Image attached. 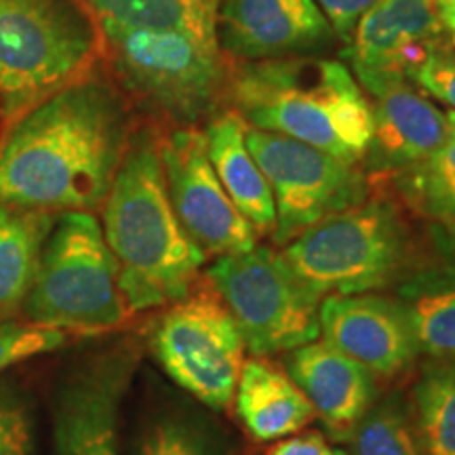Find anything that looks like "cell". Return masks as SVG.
I'll return each instance as SVG.
<instances>
[{
    "instance_id": "9a60e30c",
    "label": "cell",
    "mask_w": 455,
    "mask_h": 455,
    "mask_svg": "<svg viewBox=\"0 0 455 455\" xmlns=\"http://www.w3.org/2000/svg\"><path fill=\"white\" fill-rule=\"evenodd\" d=\"M333 36L316 0H220L218 43L236 61L308 55Z\"/></svg>"
},
{
    "instance_id": "7a4b0ae2",
    "label": "cell",
    "mask_w": 455,
    "mask_h": 455,
    "mask_svg": "<svg viewBox=\"0 0 455 455\" xmlns=\"http://www.w3.org/2000/svg\"><path fill=\"white\" fill-rule=\"evenodd\" d=\"M101 230L116 259L131 315L167 308L198 284L204 255L171 207L161 163V138L131 131L127 150L104 204Z\"/></svg>"
},
{
    "instance_id": "2e32d148",
    "label": "cell",
    "mask_w": 455,
    "mask_h": 455,
    "mask_svg": "<svg viewBox=\"0 0 455 455\" xmlns=\"http://www.w3.org/2000/svg\"><path fill=\"white\" fill-rule=\"evenodd\" d=\"M436 0H379L358 21L344 51L355 78L407 76L432 49L441 47Z\"/></svg>"
},
{
    "instance_id": "ffe728a7",
    "label": "cell",
    "mask_w": 455,
    "mask_h": 455,
    "mask_svg": "<svg viewBox=\"0 0 455 455\" xmlns=\"http://www.w3.org/2000/svg\"><path fill=\"white\" fill-rule=\"evenodd\" d=\"M53 213L0 204V323L24 308Z\"/></svg>"
},
{
    "instance_id": "cb8c5ba5",
    "label": "cell",
    "mask_w": 455,
    "mask_h": 455,
    "mask_svg": "<svg viewBox=\"0 0 455 455\" xmlns=\"http://www.w3.org/2000/svg\"><path fill=\"white\" fill-rule=\"evenodd\" d=\"M415 435L424 455H455V358H432L413 384Z\"/></svg>"
},
{
    "instance_id": "484cf974",
    "label": "cell",
    "mask_w": 455,
    "mask_h": 455,
    "mask_svg": "<svg viewBox=\"0 0 455 455\" xmlns=\"http://www.w3.org/2000/svg\"><path fill=\"white\" fill-rule=\"evenodd\" d=\"M356 455H424L409 409L398 398L371 405L350 435Z\"/></svg>"
},
{
    "instance_id": "4fadbf2b",
    "label": "cell",
    "mask_w": 455,
    "mask_h": 455,
    "mask_svg": "<svg viewBox=\"0 0 455 455\" xmlns=\"http://www.w3.org/2000/svg\"><path fill=\"white\" fill-rule=\"evenodd\" d=\"M371 106V140L363 163L375 175H398L415 167L447 141L445 112L407 76L356 78Z\"/></svg>"
},
{
    "instance_id": "d4e9b609",
    "label": "cell",
    "mask_w": 455,
    "mask_h": 455,
    "mask_svg": "<svg viewBox=\"0 0 455 455\" xmlns=\"http://www.w3.org/2000/svg\"><path fill=\"white\" fill-rule=\"evenodd\" d=\"M396 184L415 212L455 235V141L447 140L422 163L398 173Z\"/></svg>"
},
{
    "instance_id": "9c48e42d",
    "label": "cell",
    "mask_w": 455,
    "mask_h": 455,
    "mask_svg": "<svg viewBox=\"0 0 455 455\" xmlns=\"http://www.w3.org/2000/svg\"><path fill=\"white\" fill-rule=\"evenodd\" d=\"M150 350L173 384L203 407L221 413L232 405L247 346L209 281L167 306L152 329Z\"/></svg>"
},
{
    "instance_id": "83f0119b",
    "label": "cell",
    "mask_w": 455,
    "mask_h": 455,
    "mask_svg": "<svg viewBox=\"0 0 455 455\" xmlns=\"http://www.w3.org/2000/svg\"><path fill=\"white\" fill-rule=\"evenodd\" d=\"M70 339L61 329L34 325V323H0V373L28 358L53 352Z\"/></svg>"
},
{
    "instance_id": "5bb4252c",
    "label": "cell",
    "mask_w": 455,
    "mask_h": 455,
    "mask_svg": "<svg viewBox=\"0 0 455 455\" xmlns=\"http://www.w3.org/2000/svg\"><path fill=\"white\" fill-rule=\"evenodd\" d=\"M318 321L321 338L361 363L373 378H395L422 355L398 298L378 293L327 295L321 299Z\"/></svg>"
},
{
    "instance_id": "f546056e",
    "label": "cell",
    "mask_w": 455,
    "mask_h": 455,
    "mask_svg": "<svg viewBox=\"0 0 455 455\" xmlns=\"http://www.w3.org/2000/svg\"><path fill=\"white\" fill-rule=\"evenodd\" d=\"M378 3L379 0H316L331 30L346 44H348L352 32H355L358 21L363 20V15Z\"/></svg>"
},
{
    "instance_id": "ac0fdd59",
    "label": "cell",
    "mask_w": 455,
    "mask_h": 455,
    "mask_svg": "<svg viewBox=\"0 0 455 455\" xmlns=\"http://www.w3.org/2000/svg\"><path fill=\"white\" fill-rule=\"evenodd\" d=\"M232 403L244 430L259 443H276L298 435L316 418L291 375L264 361V356L243 363Z\"/></svg>"
},
{
    "instance_id": "e0dca14e",
    "label": "cell",
    "mask_w": 455,
    "mask_h": 455,
    "mask_svg": "<svg viewBox=\"0 0 455 455\" xmlns=\"http://www.w3.org/2000/svg\"><path fill=\"white\" fill-rule=\"evenodd\" d=\"M287 373L310 401L316 418L338 439H350L375 403L373 375L325 339L289 352Z\"/></svg>"
},
{
    "instance_id": "5b68a950",
    "label": "cell",
    "mask_w": 455,
    "mask_h": 455,
    "mask_svg": "<svg viewBox=\"0 0 455 455\" xmlns=\"http://www.w3.org/2000/svg\"><path fill=\"white\" fill-rule=\"evenodd\" d=\"M21 310L34 325L70 335L110 331L131 316L116 259L93 213L57 215Z\"/></svg>"
},
{
    "instance_id": "ba28073f",
    "label": "cell",
    "mask_w": 455,
    "mask_h": 455,
    "mask_svg": "<svg viewBox=\"0 0 455 455\" xmlns=\"http://www.w3.org/2000/svg\"><path fill=\"white\" fill-rule=\"evenodd\" d=\"M207 281L241 329L253 356L281 355L321 338V298L270 247L221 255Z\"/></svg>"
},
{
    "instance_id": "52a82bcc",
    "label": "cell",
    "mask_w": 455,
    "mask_h": 455,
    "mask_svg": "<svg viewBox=\"0 0 455 455\" xmlns=\"http://www.w3.org/2000/svg\"><path fill=\"white\" fill-rule=\"evenodd\" d=\"M104 53L135 98L190 127L228 98L230 68L218 44L180 32L98 21Z\"/></svg>"
},
{
    "instance_id": "7c38bea8",
    "label": "cell",
    "mask_w": 455,
    "mask_h": 455,
    "mask_svg": "<svg viewBox=\"0 0 455 455\" xmlns=\"http://www.w3.org/2000/svg\"><path fill=\"white\" fill-rule=\"evenodd\" d=\"M138 365V350L124 344L68 375L53 403V455H121L118 419Z\"/></svg>"
},
{
    "instance_id": "8992f818",
    "label": "cell",
    "mask_w": 455,
    "mask_h": 455,
    "mask_svg": "<svg viewBox=\"0 0 455 455\" xmlns=\"http://www.w3.org/2000/svg\"><path fill=\"white\" fill-rule=\"evenodd\" d=\"M284 259L318 298L373 293L396 283L411 264V236L384 198L318 221L284 244Z\"/></svg>"
},
{
    "instance_id": "7402d4cb",
    "label": "cell",
    "mask_w": 455,
    "mask_h": 455,
    "mask_svg": "<svg viewBox=\"0 0 455 455\" xmlns=\"http://www.w3.org/2000/svg\"><path fill=\"white\" fill-rule=\"evenodd\" d=\"M419 352L455 358V270H424L398 289Z\"/></svg>"
},
{
    "instance_id": "836d02e7",
    "label": "cell",
    "mask_w": 455,
    "mask_h": 455,
    "mask_svg": "<svg viewBox=\"0 0 455 455\" xmlns=\"http://www.w3.org/2000/svg\"><path fill=\"white\" fill-rule=\"evenodd\" d=\"M331 455H348V453H346V451H339V449H333Z\"/></svg>"
},
{
    "instance_id": "44dd1931",
    "label": "cell",
    "mask_w": 455,
    "mask_h": 455,
    "mask_svg": "<svg viewBox=\"0 0 455 455\" xmlns=\"http://www.w3.org/2000/svg\"><path fill=\"white\" fill-rule=\"evenodd\" d=\"M95 21L180 32L207 44H218L220 0H81Z\"/></svg>"
},
{
    "instance_id": "6da1fadb",
    "label": "cell",
    "mask_w": 455,
    "mask_h": 455,
    "mask_svg": "<svg viewBox=\"0 0 455 455\" xmlns=\"http://www.w3.org/2000/svg\"><path fill=\"white\" fill-rule=\"evenodd\" d=\"M129 116L112 84L84 76L15 118L0 140V204L89 212L104 204L129 144Z\"/></svg>"
},
{
    "instance_id": "4dcf8cb0",
    "label": "cell",
    "mask_w": 455,
    "mask_h": 455,
    "mask_svg": "<svg viewBox=\"0 0 455 455\" xmlns=\"http://www.w3.org/2000/svg\"><path fill=\"white\" fill-rule=\"evenodd\" d=\"M333 449L321 432L308 430L276 441L266 455H331Z\"/></svg>"
},
{
    "instance_id": "d6a6232c",
    "label": "cell",
    "mask_w": 455,
    "mask_h": 455,
    "mask_svg": "<svg viewBox=\"0 0 455 455\" xmlns=\"http://www.w3.org/2000/svg\"><path fill=\"white\" fill-rule=\"evenodd\" d=\"M445 121H447V140L455 141V110L445 112Z\"/></svg>"
},
{
    "instance_id": "f1b7e54d",
    "label": "cell",
    "mask_w": 455,
    "mask_h": 455,
    "mask_svg": "<svg viewBox=\"0 0 455 455\" xmlns=\"http://www.w3.org/2000/svg\"><path fill=\"white\" fill-rule=\"evenodd\" d=\"M415 87L424 95L443 101L455 110V53L447 47L432 49L418 66L409 72Z\"/></svg>"
},
{
    "instance_id": "603a6c76",
    "label": "cell",
    "mask_w": 455,
    "mask_h": 455,
    "mask_svg": "<svg viewBox=\"0 0 455 455\" xmlns=\"http://www.w3.org/2000/svg\"><path fill=\"white\" fill-rule=\"evenodd\" d=\"M129 455H230L226 436L203 411L171 405L150 413Z\"/></svg>"
},
{
    "instance_id": "d6986e66",
    "label": "cell",
    "mask_w": 455,
    "mask_h": 455,
    "mask_svg": "<svg viewBox=\"0 0 455 455\" xmlns=\"http://www.w3.org/2000/svg\"><path fill=\"white\" fill-rule=\"evenodd\" d=\"M247 123L232 110H224L204 127L207 152L226 195L235 203L255 235H275L276 209L266 175L247 148Z\"/></svg>"
},
{
    "instance_id": "3957f363",
    "label": "cell",
    "mask_w": 455,
    "mask_h": 455,
    "mask_svg": "<svg viewBox=\"0 0 455 455\" xmlns=\"http://www.w3.org/2000/svg\"><path fill=\"white\" fill-rule=\"evenodd\" d=\"M228 100L249 127L270 131L358 164L371 140V106L355 74L312 55L241 61Z\"/></svg>"
},
{
    "instance_id": "30bf717a",
    "label": "cell",
    "mask_w": 455,
    "mask_h": 455,
    "mask_svg": "<svg viewBox=\"0 0 455 455\" xmlns=\"http://www.w3.org/2000/svg\"><path fill=\"white\" fill-rule=\"evenodd\" d=\"M244 140L275 198L272 236L283 247L318 221L356 207L369 196L367 175L358 164L249 124Z\"/></svg>"
},
{
    "instance_id": "8fae6325",
    "label": "cell",
    "mask_w": 455,
    "mask_h": 455,
    "mask_svg": "<svg viewBox=\"0 0 455 455\" xmlns=\"http://www.w3.org/2000/svg\"><path fill=\"white\" fill-rule=\"evenodd\" d=\"M167 195L181 228L201 253L232 255L255 247V230L226 195L207 152L204 131L173 129L161 140Z\"/></svg>"
},
{
    "instance_id": "4316f807",
    "label": "cell",
    "mask_w": 455,
    "mask_h": 455,
    "mask_svg": "<svg viewBox=\"0 0 455 455\" xmlns=\"http://www.w3.org/2000/svg\"><path fill=\"white\" fill-rule=\"evenodd\" d=\"M0 455H36V419L15 382L0 379Z\"/></svg>"
},
{
    "instance_id": "1f68e13d",
    "label": "cell",
    "mask_w": 455,
    "mask_h": 455,
    "mask_svg": "<svg viewBox=\"0 0 455 455\" xmlns=\"http://www.w3.org/2000/svg\"><path fill=\"white\" fill-rule=\"evenodd\" d=\"M436 13H439L443 32L455 47V0H436Z\"/></svg>"
},
{
    "instance_id": "277c9868",
    "label": "cell",
    "mask_w": 455,
    "mask_h": 455,
    "mask_svg": "<svg viewBox=\"0 0 455 455\" xmlns=\"http://www.w3.org/2000/svg\"><path fill=\"white\" fill-rule=\"evenodd\" d=\"M101 55L81 0H0V121L9 124L89 76Z\"/></svg>"
}]
</instances>
